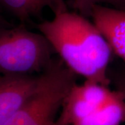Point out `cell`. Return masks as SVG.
<instances>
[{
	"mask_svg": "<svg viewBox=\"0 0 125 125\" xmlns=\"http://www.w3.org/2000/svg\"><path fill=\"white\" fill-rule=\"evenodd\" d=\"M64 64L85 81L109 86L111 46L88 18L68 10L36 25Z\"/></svg>",
	"mask_w": 125,
	"mask_h": 125,
	"instance_id": "1",
	"label": "cell"
},
{
	"mask_svg": "<svg viewBox=\"0 0 125 125\" xmlns=\"http://www.w3.org/2000/svg\"><path fill=\"white\" fill-rule=\"evenodd\" d=\"M54 54L40 31H30L23 24L0 27V76L40 74L54 62Z\"/></svg>",
	"mask_w": 125,
	"mask_h": 125,
	"instance_id": "2",
	"label": "cell"
},
{
	"mask_svg": "<svg viewBox=\"0 0 125 125\" xmlns=\"http://www.w3.org/2000/svg\"><path fill=\"white\" fill-rule=\"evenodd\" d=\"M77 75L58 58L40 74V85L5 125H54Z\"/></svg>",
	"mask_w": 125,
	"mask_h": 125,
	"instance_id": "3",
	"label": "cell"
},
{
	"mask_svg": "<svg viewBox=\"0 0 125 125\" xmlns=\"http://www.w3.org/2000/svg\"><path fill=\"white\" fill-rule=\"evenodd\" d=\"M113 93L109 86L84 81L76 83L65 99L54 125H79L106 102Z\"/></svg>",
	"mask_w": 125,
	"mask_h": 125,
	"instance_id": "4",
	"label": "cell"
},
{
	"mask_svg": "<svg viewBox=\"0 0 125 125\" xmlns=\"http://www.w3.org/2000/svg\"><path fill=\"white\" fill-rule=\"evenodd\" d=\"M40 82L36 75L0 76V125H5L36 93Z\"/></svg>",
	"mask_w": 125,
	"mask_h": 125,
	"instance_id": "5",
	"label": "cell"
},
{
	"mask_svg": "<svg viewBox=\"0 0 125 125\" xmlns=\"http://www.w3.org/2000/svg\"><path fill=\"white\" fill-rule=\"evenodd\" d=\"M90 18L107 40L113 53L125 63V9L96 5Z\"/></svg>",
	"mask_w": 125,
	"mask_h": 125,
	"instance_id": "6",
	"label": "cell"
},
{
	"mask_svg": "<svg viewBox=\"0 0 125 125\" xmlns=\"http://www.w3.org/2000/svg\"><path fill=\"white\" fill-rule=\"evenodd\" d=\"M0 8L23 24L40 17L45 9L54 15L68 10L65 0H0Z\"/></svg>",
	"mask_w": 125,
	"mask_h": 125,
	"instance_id": "7",
	"label": "cell"
},
{
	"mask_svg": "<svg viewBox=\"0 0 125 125\" xmlns=\"http://www.w3.org/2000/svg\"><path fill=\"white\" fill-rule=\"evenodd\" d=\"M108 4L118 9L121 8L120 0H73L72 7L82 15L90 18L93 7L96 5Z\"/></svg>",
	"mask_w": 125,
	"mask_h": 125,
	"instance_id": "8",
	"label": "cell"
},
{
	"mask_svg": "<svg viewBox=\"0 0 125 125\" xmlns=\"http://www.w3.org/2000/svg\"><path fill=\"white\" fill-rule=\"evenodd\" d=\"M108 75L111 83L115 90L120 94L125 104V67L111 69L109 67Z\"/></svg>",
	"mask_w": 125,
	"mask_h": 125,
	"instance_id": "9",
	"label": "cell"
},
{
	"mask_svg": "<svg viewBox=\"0 0 125 125\" xmlns=\"http://www.w3.org/2000/svg\"><path fill=\"white\" fill-rule=\"evenodd\" d=\"M120 4L122 9H125V0H120Z\"/></svg>",
	"mask_w": 125,
	"mask_h": 125,
	"instance_id": "10",
	"label": "cell"
}]
</instances>
